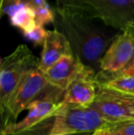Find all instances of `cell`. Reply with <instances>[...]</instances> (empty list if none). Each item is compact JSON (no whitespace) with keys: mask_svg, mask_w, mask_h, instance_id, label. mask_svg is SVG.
<instances>
[{"mask_svg":"<svg viewBox=\"0 0 134 135\" xmlns=\"http://www.w3.org/2000/svg\"><path fill=\"white\" fill-rule=\"evenodd\" d=\"M72 135H94V133H82V134H72Z\"/></svg>","mask_w":134,"mask_h":135,"instance_id":"7402d4cb","label":"cell"},{"mask_svg":"<svg viewBox=\"0 0 134 135\" xmlns=\"http://www.w3.org/2000/svg\"><path fill=\"white\" fill-rule=\"evenodd\" d=\"M24 7L26 6L24 5L22 0H1V7H0L1 17L7 15L11 18L15 13H17Z\"/></svg>","mask_w":134,"mask_h":135,"instance_id":"ac0fdd59","label":"cell"},{"mask_svg":"<svg viewBox=\"0 0 134 135\" xmlns=\"http://www.w3.org/2000/svg\"><path fill=\"white\" fill-rule=\"evenodd\" d=\"M22 33L34 45L39 46V45H43V43H44L45 38L47 35V30H45L43 26L36 24L31 30L22 32Z\"/></svg>","mask_w":134,"mask_h":135,"instance_id":"e0dca14e","label":"cell"},{"mask_svg":"<svg viewBox=\"0 0 134 135\" xmlns=\"http://www.w3.org/2000/svg\"><path fill=\"white\" fill-rule=\"evenodd\" d=\"M97 74L86 69L65 90L63 105L75 107H90L96 100L97 95Z\"/></svg>","mask_w":134,"mask_h":135,"instance_id":"ba28073f","label":"cell"},{"mask_svg":"<svg viewBox=\"0 0 134 135\" xmlns=\"http://www.w3.org/2000/svg\"><path fill=\"white\" fill-rule=\"evenodd\" d=\"M90 107L110 122L122 123L134 121V115L127 106L110 97L98 86L96 100Z\"/></svg>","mask_w":134,"mask_h":135,"instance_id":"8fae6325","label":"cell"},{"mask_svg":"<svg viewBox=\"0 0 134 135\" xmlns=\"http://www.w3.org/2000/svg\"><path fill=\"white\" fill-rule=\"evenodd\" d=\"M99 88L103 89L107 94H108L110 97L116 98V99L120 100V102L126 105L128 108L131 109V111L132 112V114L134 115V95H130V94H125V93H121L118 92V91H115L112 89H108L106 88V87H102L97 85Z\"/></svg>","mask_w":134,"mask_h":135,"instance_id":"d6986e66","label":"cell"},{"mask_svg":"<svg viewBox=\"0 0 134 135\" xmlns=\"http://www.w3.org/2000/svg\"><path fill=\"white\" fill-rule=\"evenodd\" d=\"M86 69L88 68L75 55H66L43 74L51 85L65 92L69 85Z\"/></svg>","mask_w":134,"mask_h":135,"instance_id":"9c48e42d","label":"cell"},{"mask_svg":"<svg viewBox=\"0 0 134 135\" xmlns=\"http://www.w3.org/2000/svg\"><path fill=\"white\" fill-rule=\"evenodd\" d=\"M54 120H55V116L48 118L29 128L24 129V130L18 131V132L0 135H51L52 128H53Z\"/></svg>","mask_w":134,"mask_h":135,"instance_id":"5bb4252c","label":"cell"},{"mask_svg":"<svg viewBox=\"0 0 134 135\" xmlns=\"http://www.w3.org/2000/svg\"><path fill=\"white\" fill-rule=\"evenodd\" d=\"M118 123L107 120L91 107L63 105L55 116L51 135L95 133Z\"/></svg>","mask_w":134,"mask_h":135,"instance_id":"277c9868","label":"cell"},{"mask_svg":"<svg viewBox=\"0 0 134 135\" xmlns=\"http://www.w3.org/2000/svg\"><path fill=\"white\" fill-rule=\"evenodd\" d=\"M36 57L27 45L20 44L0 62V110L4 112L23 78L39 66Z\"/></svg>","mask_w":134,"mask_h":135,"instance_id":"3957f363","label":"cell"},{"mask_svg":"<svg viewBox=\"0 0 134 135\" xmlns=\"http://www.w3.org/2000/svg\"><path fill=\"white\" fill-rule=\"evenodd\" d=\"M50 86L43 72L39 67L31 71L18 85L4 112L1 114L3 126L17 122L21 112L27 110L32 102L42 96Z\"/></svg>","mask_w":134,"mask_h":135,"instance_id":"5b68a950","label":"cell"},{"mask_svg":"<svg viewBox=\"0 0 134 135\" xmlns=\"http://www.w3.org/2000/svg\"><path fill=\"white\" fill-rule=\"evenodd\" d=\"M133 60L134 37L129 32H120L102 58L100 72L96 75V81L120 73Z\"/></svg>","mask_w":134,"mask_h":135,"instance_id":"52a82bcc","label":"cell"},{"mask_svg":"<svg viewBox=\"0 0 134 135\" xmlns=\"http://www.w3.org/2000/svg\"><path fill=\"white\" fill-rule=\"evenodd\" d=\"M54 9V30L66 37L73 55L97 75L100 72L102 58L121 31L70 9L56 7Z\"/></svg>","mask_w":134,"mask_h":135,"instance_id":"6da1fadb","label":"cell"},{"mask_svg":"<svg viewBox=\"0 0 134 135\" xmlns=\"http://www.w3.org/2000/svg\"><path fill=\"white\" fill-rule=\"evenodd\" d=\"M56 7L80 13L124 32L134 22L132 0H56Z\"/></svg>","mask_w":134,"mask_h":135,"instance_id":"7a4b0ae2","label":"cell"},{"mask_svg":"<svg viewBox=\"0 0 134 135\" xmlns=\"http://www.w3.org/2000/svg\"><path fill=\"white\" fill-rule=\"evenodd\" d=\"M94 135H134V121L118 123L110 128L98 131Z\"/></svg>","mask_w":134,"mask_h":135,"instance_id":"9a60e30c","label":"cell"},{"mask_svg":"<svg viewBox=\"0 0 134 135\" xmlns=\"http://www.w3.org/2000/svg\"><path fill=\"white\" fill-rule=\"evenodd\" d=\"M9 20L11 25L20 30L21 32L31 30L37 24L35 20V12L32 8L28 7H22L11 18H9Z\"/></svg>","mask_w":134,"mask_h":135,"instance_id":"7c38bea8","label":"cell"},{"mask_svg":"<svg viewBox=\"0 0 134 135\" xmlns=\"http://www.w3.org/2000/svg\"><path fill=\"white\" fill-rule=\"evenodd\" d=\"M35 12V20L38 25L43 26L49 23L53 24L55 20V9L52 8L50 5L44 6L34 10Z\"/></svg>","mask_w":134,"mask_h":135,"instance_id":"2e32d148","label":"cell"},{"mask_svg":"<svg viewBox=\"0 0 134 135\" xmlns=\"http://www.w3.org/2000/svg\"><path fill=\"white\" fill-rule=\"evenodd\" d=\"M24 3V5L28 7H31L33 10L39 8L41 7L49 5L47 0H22Z\"/></svg>","mask_w":134,"mask_h":135,"instance_id":"44dd1931","label":"cell"},{"mask_svg":"<svg viewBox=\"0 0 134 135\" xmlns=\"http://www.w3.org/2000/svg\"><path fill=\"white\" fill-rule=\"evenodd\" d=\"M126 32H129L130 34H131V35L134 37V22L130 25V27L128 28V30H126ZM134 75V60L125 68V69L122 70L121 72H120V73L116 74V75H111V76H109V77H107V78H105V79H102L100 81H97V83H98V84L105 83V82L110 80V79H112V78H115V77L123 76V75Z\"/></svg>","mask_w":134,"mask_h":135,"instance_id":"ffe728a7","label":"cell"},{"mask_svg":"<svg viewBox=\"0 0 134 135\" xmlns=\"http://www.w3.org/2000/svg\"><path fill=\"white\" fill-rule=\"evenodd\" d=\"M66 55H73L66 37L56 30H47V35L39 56V69L44 73Z\"/></svg>","mask_w":134,"mask_h":135,"instance_id":"30bf717a","label":"cell"},{"mask_svg":"<svg viewBox=\"0 0 134 135\" xmlns=\"http://www.w3.org/2000/svg\"><path fill=\"white\" fill-rule=\"evenodd\" d=\"M97 85L125 94L134 95V75L115 77L105 83H97Z\"/></svg>","mask_w":134,"mask_h":135,"instance_id":"4fadbf2b","label":"cell"},{"mask_svg":"<svg viewBox=\"0 0 134 135\" xmlns=\"http://www.w3.org/2000/svg\"><path fill=\"white\" fill-rule=\"evenodd\" d=\"M64 92L50 85L45 93L29 105L28 113L20 121L2 127L1 134L18 132L39 123L48 118L56 116L63 106Z\"/></svg>","mask_w":134,"mask_h":135,"instance_id":"8992f818","label":"cell"},{"mask_svg":"<svg viewBox=\"0 0 134 135\" xmlns=\"http://www.w3.org/2000/svg\"><path fill=\"white\" fill-rule=\"evenodd\" d=\"M132 2H133V5H134V0H132Z\"/></svg>","mask_w":134,"mask_h":135,"instance_id":"603a6c76","label":"cell"}]
</instances>
